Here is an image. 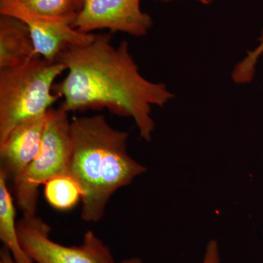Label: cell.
Here are the masks:
<instances>
[{"label": "cell", "mask_w": 263, "mask_h": 263, "mask_svg": "<svg viewBox=\"0 0 263 263\" xmlns=\"http://www.w3.org/2000/svg\"><path fill=\"white\" fill-rule=\"evenodd\" d=\"M0 15L22 21L28 27L36 53L49 62H57L67 46L91 42L95 34L72 27L76 15L48 16L29 9L21 0H0Z\"/></svg>", "instance_id": "8992f818"}, {"label": "cell", "mask_w": 263, "mask_h": 263, "mask_svg": "<svg viewBox=\"0 0 263 263\" xmlns=\"http://www.w3.org/2000/svg\"><path fill=\"white\" fill-rule=\"evenodd\" d=\"M83 3H84V0H75L76 8L78 12L82 8Z\"/></svg>", "instance_id": "e0dca14e"}, {"label": "cell", "mask_w": 263, "mask_h": 263, "mask_svg": "<svg viewBox=\"0 0 263 263\" xmlns=\"http://www.w3.org/2000/svg\"><path fill=\"white\" fill-rule=\"evenodd\" d=\"M158 1L168 2L171 1V0H158Z\"/></svg>", "instance_id": "d6986e66"}, {"label": "cell", "mask_w": 263, "mask_h": 263, "mask_svg": "<svg viewBox=\"0 0 263 263\" xmlns=\"http://www.w3.org/2000/svg\"><path fill=\"white\" fill-rule=\"evenodd\" d=\"M21 245L34 263H117L110 249L91 230L79 246H65L50 238L51 227L36 214L17 223Z\"/></svg>", "instance_id": "5b68a950"}, {"label": "cell", "mask_w": 263, "mask_h": 263, "mask_svg": "<svg viewBox=\"0 0 263 263\" xmlns=\"http://www.w3.org/2000/svg\"><path fill=\"white\" fill-rule=\"evenodd\" d=\"M57 62L67 70L53 88L63 99L60 108L67 113L106 108L119 117L132 118L146 141L155 128L152 105L163 108L175 97L165 84L145 79L127 41L115 47L110 34H95L87 44L67 46Z\"/></svg>", "instance_id": "6da1fadb"}, {"label": "cell", "mask_w": 263, "mask_h": 263, "mask_svg": "<svg viewBox=\"0 0 263 263\" xmlns=\"http://www.w3.org/2000/svg\"><path fill=\"white\" fill-rule=\"evenodd\" d=\"M0 263H15L10 251L4 246L0 249Z\"/></svg>", "instance_id": "9a60e30c"}, {"label": "cell", "mask_w": 263, "mask_h": 263, "mask_svg": "<svg viewBox=\"0 0 263 263\" xmlns=\"http://www.w3.org/2000/svg\"><path fill=\"white\" fill-rule=\"evenodd\" d=\"M141 0H84L72 26L81 32L99 29L124 32L135 37L146 35L153 20L142 11Z\"/></svg>", "instance_id": "52a82bcc"}, {"label": "cell", "mask_w": 263, "mask_h": 263, "mask_svg": "<svg viewBox=\"0 0 263 263\" xmlns=\"http://www.w3.org/2000/svg\"><path fill=\"white\" fill-rule=\"evenodd\" d=\"M22 3L33 11L48 16H68L78 13L75 0H28Z\"/></svg>", "instance_id": "4fadbf2b"}, {"label": "cell", "mask_w": 263, "mask_h": 263, "mask_svg": "<svg viewBox=\"0 0 263 263\" xmlns=\"http://www.w3.org/2000/svg\"><path fill=\"white\" fill-rule=\"evenodd\" d=\"M37 57L27 26L14 17L0 15V70L18 67Z\"/></svg>", "instance_id": "9c48e42d"}, {"label": "cell", "mask_w": 263, "mask_h": 263, "mask_svg": "<svg viewBox=\"0 0 263 263\" xmlns=\"http://www.w3.org/2000/svg\"><path fill=\"white\" fill-rule=\"evenodd\" d=\"M121 263H143V262L141 259L132 257V258L124 259Z\"/></svg>", "instance_id": "2e32d148"}, {"label": "cell", "mask_w": 263, "mask_h": 263, "mask_svg": "<svg viewBox=\"0 0 263 263\" xmlns=\"http://www.w3.org/2000/svg\"><path fill=\"white\" fill-rule=\"evenodd\" d=\"M202 263H220L219 246L216 240H210L208 243Z\"/></svg>", "instance_id": "5bb4252c"}, {"label": "cell", "mask_w": 263, "mask_h": 263, "mask_svg": "<svg viewBox=\"0 0 263 263\" xmlns=\"http://www.w3.org/2000/svg\"><path fill=\"white\" fill-rule=\"evenodd\" d=\"M200 3L203 5H210L212 3L213 0H197Z\"/></svg>", "instance_id": "ac0fdd59"}, {"label": "cell", "mask_w": 263, "mask_h": 263, "mask_svg": "<svg viewBox=\"0 0 263 263\" xmlns=\"http://www.w3.org/2000/svg\"><path fill=\"white\" fill-rule=\"evenodd\" d=\"M259 44L254 50L235 65L232 71V79L237 84H246L253 80L259 57L263 53V29L259 38Z\"/></svg>", "instance_id": "7c38bea8"}, {"label": "cell", "mask_w": 263, "mask_h": 263, "mask_svg": "<svg viewBox=\"0 0 263 263\" xmlns=\"http://www.w3.org/2000/svg\"><path fill=\"white\" fill-rule=\"evenodd\" d=\"M45 197L52 207L57 210L67 211L81 200V190L71 175H64L45 183Z\"/></svg>", "instance_id": "8fae6325"}, {"label": "cell", "mask_w": 263, "mask_h": 263, "mask_svg": "<svg viewBox=\"0 0 263 263\" xmlns=\"http://www.w3.org/2000/svg\"><path fill=\"white\" fill-rule=\"evenodd\" d=\"M21 1H22V2H26V1H28V0H21Z\"/></svg>", "instance_id": "ffe728a7"}, {"label": "cell", "mask_w": 263, "mask_h": 263, "mask_svg": "<svg viewBox=\"0 0 263 263\" xmlns=\"http://www.w3.org/2000/svg\"><path fill=\"white\" fill-rule=\"evenodd\" d=\"M70 133V175L81 188V218L98 222L110 197L146 168L128 155L127 132L114 129L103 115L73 118Z\"/></svg>", "instance_id": "7a4b0ae2"}, {"label": "cell", "mask_w": 263, "mask_h": 263, "mask_svg": "<svg viewBox=\"0 0 263 263\" xmlns=\"http://www.w3.org/2000/svg\"><path fill=\"white\" fill-rule=\"evenodd\" d=\"M65 70L60 62L40 56L0 70V143L21 123L47 114L60 98L51 91L53 82Z\"/></svg>", "instance_id": "3957f363"}, {"label": "cell", "mask_w": 263, "mask_h": 263, "mask_svg": "<svg viewBox=\"0 0 263 263\" xmlns=\"http://www.w3.org/2000/svg\"><path fill=\"white\" fill-rule=\"evenodd\" d=\"M68 113L61 108L46 114L42 145L37 157L13 181L15 200L25 214H35L38 189L49 180L70 175L72 145Z\"/></svg>", "instance_id": "277c9868"}, {"label": "cell", "mask_w": 263, "mask_h": 263, "mask_svg": "<svg viewBox=\"0 0 263 263\" xmlns=\"http://www.w3.org/2000/svg\"><path fill=\"white\" fill-rule=\"evenodd\" d=\"M46 114L19 124L0 143L1 168L13 180L37 157L42 145Z\"/></svg>", "instance_id": "ba28073f"}, {"label": "cell", "mask_w": 263, "mask_h": 263, "mask_svg": "<svg viewBox=\"0 0 263 263\" xmlns=\"http://www.w3.org/2000/svg\"><path fill=\"white\" fill-rule=\"evenodd\" d=\"M8 176L0 168V239L11 253L15 263H34L25 253L19 240L15 209L8 188Z\"/></svg>", "instance_id": "30bf717a"}]
</instances>
